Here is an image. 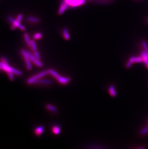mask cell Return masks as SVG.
<instances>
[{
  "mask_svg": "<svg viewBox=\"0 0 148 149\" xmlns=\"http://www.w3.org/2000/svg\"><path fill=\"white\" fill-rule=\"evenodd\" d=\"M48 71L49 73H50V74L52 75L59 82L62 84H66L71 81L70 78L62 77L53 70L49 69Z\"/></svg>",
  "mask_w": 148,
  "mask_h": 149,
  "instance_id": "1",
  "label": "cell"
},
{
  "mask_svg": "<svg viewBox=\"0 0 148 149\" xmlns=\"http://www.w3.org/2000/svg\"><path fill=\"white\" fill-rule=\"evenodd\" d=\"M0 67L2 68V70H5L7 72H12L14 74L18 76H21L22 75V72L20 70H16L13 68L11 67L8 65L4 64L1 62H0Z\"/></svg>",
  "mask_w": 148,
  "mask_h": 149,
  "instance_id": "2",
  "label": "cell"
},
{
  "mask_svg": "<svg viewBox=\"0 0 148 149\" xmlns=\"http://www.w3.org/2000/svg\"><path fill=\"white\" fill-rule=\"evenodd\" d=\"M49 73V72L48 70H45L43 72H41L40 73L34 75V76L31 77L29 79H28L27 81V83L28 84H34V83L36 81H37L38 79H41V78L44 77L46 75L48 74Z\"/></svg>",
  "mask_w": 148,
  "mask_h": 149,
  "instance_id": "3",
  "label": "cell"
},
{
  "mask_svg": "<svg viewBox=\"0 0 148 149\" xmlns=\"http://www.w3.org/2000/svg\"><path fill=\"white\" fill-rule=\"evenodd\" d=\"M21 53L22 56L23 57L24 59H25V62L26 64V68L28 70H32V66L31 64V60L29 59L28 54V52L26 51L25 50H21Z\"/></svg>",
  "mask_w": 148,
  "mask_h": 149,
  "instance_id": "4",
  "label": "cell"
},
{
  "mask_svg": "<svg viewBox=\"0 0 148 149\" xmlns=\"http://www.w3.org/2000/svg\"><path fill=\"white\" fill-rule=\"evenodd\" d=\"M65 2L69 6L76 7L83 5L85 3V0H65Z\"/></svg>",
  "mask_w": 148,
  "mask_h": 149,
  "instance_id": "5",
  "label": "cell"
},
{
  "mask_svg": "<svg viewBox=\"0 0 148 149\" xmlns=\"http://www.w3.org/2000/svg\"><path fill=\"white\" fill-rule=\"evenodd\" d=\"M8 18L9 19V21L12 23V24L15 25V26H16L17 28H19L22 31H24L26 30V28L23 25H22L20 22L18 21L16 19H14L10 15H9L8 16Z\"/></svg>",
  "mask_w": 148,
  "mask_h": 149,
  "instance_id": "6",
  "label": "cell"
},
{
  "mask_svg": "<svg viewBox=\"0 0 148 149\" xmlns=\"http://www.w3.org/2000/svg\"><path fill=\"white\" fill-rule=\"evenodd\" d=\"M28 54L29 59H30L31 62H33L36 65H37L39 67H43V63L40 62V60L36 59L35 57H34V55L32 54L30 52H28Z\"/></svg>",
  "mask_w": 148,
  "mask_h": 149,
  "instance_id": "7",
  "label": "cell"
},
{
  "mask_svg": "<svg viewBox=\"0 0 148 149\" xmlns=\"http://www.w3.org/2000/svg\"><path fill=\"white\" fill-rule=\"evenodd\" d=\"M69 5L66 3V2H63L61 5L60 8L59 9L58 14L59 15H62L65 12V11L68 9L69 7Z\"/></svg>",
  "mask_w": 148,
  "mask_h": 149,
  "instance_id": "8",
  "label": "cell"
},
{
  "mask_svg": "<svg viewBox=\"0 0 148 149\" xmlns=\"http://www.w3.org/2000/svg\"><path fill=\"white\" fill-rule=\"evenodd\" d=\"M52 81L50 80H46V79H39L36 81L34 83L36 84H46V85H51L52 83Z\"/></svg>",
  "mask_w": 148,
  "mask_h": 149,
  "instance_id": "9",
  "label": "cell"
},
{
  "mask_svg": "<svg viewBox=\"0 0 148 149\" xmlns=\"http://www.w3.org/2000/svg\"><path fill=\"white\" fill-rule=\"evenodd\" d=\"M141 57L143 59V62L145 63L147 67L148 68V57L147 54L146 52L145 51H143L141 53Z\"/></svg>",
  "mask_w": 148,
  "mask_h": 149,
  "instance_id": "10",
  "label": "cell"
},
{
  "mask_svg": "<svg viewBox=\"0 0 148 149\" xmlns=\"http://www.w3.org/2000/svg\"><path fill=\"white\" fill-rule=\"evenodd\" d=\"M129 61L133 63H139V62H143L141 57H131L129 59Z\"/></svg>",
  "mask_w": 148,
  "mask_h": 149,
  "instance_id": "11",
  "label": "cell"
},
{
  "mask_svg": "<svg viewBox=\"0 0 148 149\" xmlns=\"http://www.w3.org/2000/svg\"><path fill=\"white\" fill-rule=\"evenodd\" d=\"M27 20L29 22H34V23H39L40 21L39 18L33 16H28L27 18Z\"/></svg>",
  "mask_w": 148,
  "mask_h": 149,
  "instance_id": "12",
  "label": "cell"
},
{
  "mask_svg": "<svg viewBox=\"0 0 148 149\" xmlns=\"http://www.w3.org/2000/svg\"><path fill=\"white\" fill-rule=\"evenodd\" d=\"M24 38H25V41H26V44L28 46H31V41L30 39L28 34V33H25L24 34Z\"/></svg>",
  "mask_w": 148,
  "mask_h": 149,
  "instance_id": "13",
  "label": "cell"
},
{
  "mask_svg": "<svg viewBox=\"0 0 148 149\" xmlns=\"http://www.w3.org/2000/svg\"><path fill=\"white\" fill-rule=\"evenodd\" d=\"M109 93H110L111 96L114 97L116 96V92L114 86L113 85H110V87H109Z\"/></svg>",
  "mask_w": 148,
  "mask_h": 149,
  "instance_id": "14",
  "label": "cell"
},
{
  "mask_svg": "<svg viewBox=\"0 0 148 149\" xmlns=\"http://www.w3.org/2000/svg\"><path fill=\"white\" fill-rule=\"evenodd\" d=\"M63 35L64 37L66 40H69L70 39V35H69V32L68 31L67 28H65L63 29Z\"/></svg>",
  "mask_w": 148,
  "mask_h": 149,
  "instance_id": "15",
  "label": "cell"
},
{
  "mask_svg": "<svg viewBox=\"0 0 148 149\" xmlns=\"http://www.w3.org/2000/svg\"><path fill=\"white\" fill-rule=\"evenodd\" d=\"M46 108L47 109L50 110V111H52L53 113H56L58 111L57 108L55 107H54V106L51 104H48L46 105Z\"/></svg>",
  "mask_w": 148,
  "mask_h": 149,
  "instance_id": "16",
  "label": "cell"
},
{
  "mask_svg": "<svg viewBox=\"0 0 148 149\" xmlns=\"http://www.w3.org/2000/svg\"><path fill=\"white\" fill-rule=\"evenodd\" d=\"M43 131H44V128L43 126H39L36 129L35 133L37 136H40L43 132Z\"/></svg>",
  "mask_w": 148,
  "mask_h": 149,
  "instance_id": "17",
  "label": "cell"
},
{
  "mask_svg": "<svg viewBox=\"0 0 148 149\" xmlns=\"http://www.w3.org/2000/svg\"><path fill=\"white\" fill-rule=\"evenodd\" d=\"M42 37H43V34L41 33V32H38L35 33L33 36V38L35 40L40 39Z\"/></svg>",
  "mask_w": 148,
  "mask_h": 149,
  "instance_id": "18",
  "label": "cell"
},
{
  "mask_svg": "<svg viewBox=\"0 0 148 149\" xmlns=\"http://www.w3.org/2000/svg\"><path fill=\"white\" fill-rule=\"evenodd\" d=\"M53 131L55 134H59L60 133V128L58 126H54L53 128Z\"/></svg>",
  "mask_w": 148,
  "mask_h": 149,
  "instance_id": "19",
  "label": "cell"
},
{
  "mask_svg": "<svg viewBox=\"0 0 148 149\" xmlns=\"http://www.w3.org/2000/svg\"><path fill=\"white\" fill-rule=\"evenodd\" d=\"M141 44L143 47L144 49H145V51L147 53H148V45L146 42L145 41L143 40L141 42Z\"/></svg>",
  "mask_w": 148,
  "mask_h": 149,
  "instance_id": "20",
  "label": "cell"
},
{
  "mask_svg": "<svg viewBox=\"0 0 148 149\" xmlns=\"http://www.w3.org/2000/svg\"><path fill=\"white\" fill-rule=\"evenodd\" d=\"M31 47L32 49L33 50V51H36V50H37V45H36V44L35 42L33 41H33H31Z\"/></svg>",
  "mask_w": 148,
  "mask_h": 149,
  "instance_id": "21",
  "label": "cell"
},
{
  "mask_svg": "<svg viewBox=\"0 0 148 149\" xmlns=\"http://www.w3.org/2000/svg\"><path fill=\"white\" fill-rule=\"evenodd\" d=\"M34 56L35 57L36 59H38V60H41V56H40V54L39 53V52L37 51V50H36V51H34Z\"/></svg>",
  "mask_w": 148,
  "mask_h": 149,
  "instance_id": "22",
  "label": "cell"
},
{
  "mask_svg": "<svg viewBox=\"0 0 148 149\" xmlns=\"http://www.w3.org/2000/svg\"><path fill=\"white\" fill-rule=\"evenodd\" d=\"M148 132V126L145 127V128L142 129L141 131V135L145 134L146 133Z\"/></svg>",
  "mask_w": 148,
  "mask_h": 149,
  "instance_id": "23",
  "label": "cell"
},
{
  "mask_svg": "<svg viewBox=\"0 0 148 149\" xmlns=\"http://www.w3.org/2000/svg\"><path fill=\"white\" fill-rule=\"evenodd\" d=\"M7 73L8 76H9V79H10V80L14 81V76L13 73L12 72H8Z\"/></svg>",
  "mask_w": 148,
  "mask_h": 149,
  "instance_id": "24",
  "label": "cell"
},
{
  "mask_svg": "<svg viewBox=\"0 0 148 149\" xmlns=\"http://www.w3.org/2000/svg\"><path fill=\"white\" fill-rule=\"evenodd\" d=\"M22 18H23V15L22 14H19V15H18V16L16 18V20L20 22L22 21Z\"/></svg>",
  "mask_w": 148,
  "mask_h": 149,
  "instance_id": "25",
  "label": "cell"
},
{
  "mask_svg": "<svg viewBox=\"0 0 148 149\" xmlns=\"http://www.w3.org/2000/svg\"><path fill=\"white\" fill-rule=\"evenodd\" d=\"M1 62L4 63V64L8 65L7 61V60H6V59H5V58H2V59H1Z\"/></svg>",
  "mask_w": 148,
  "mask_h": 149,
  "instance_id": "26",
  "label": "cell"
},
{
  "mask_svg": "<svg viewBox=\"0 0 148 149\" xmlns=\"http://www.w3.org/2000/svg\"><path fill=\"white\" fill-rule=\"evenodd\" d=\"M132 62H131L129 60V62H128L127 63H126V67L127 68H129L131 67V66H132Z\"/></svg>",
  "mask_w": 148,
  "mask_h": 149,
  "instance_id": "27",
  "label": "cell"
},
{
  "mask_svg": "<svg viewBox=\"0 0 148 149\" xmlns=\"http://www.w3.org/2000/svg\"><path fill=\"white\" fill-rule=\"evenodd\" d=\"M16 28H17V27H16V26H15V25H13V24H12V27H11V29H12L13 30H15Z\"/></svg>",
  "mask_w": 148,
  "mask_h": 149,
  "instance_id": "28",
  "label": "cell"
},
{
  "mask_svg": "<svg viewBox=\"0 0 148 149\" xmlns=\"http://www.w3.org/2000/svg\"><path fill=\"white\" fill-rule=\"evenodd\" d=\"M147 55H148V53H147Z\"/></svg>",
  "mask_w": 148,
  "mask_h": 149,
  "instance_id": "29",
  "label": "cell"
},
{
  "mask_svg": "<svg viewBox=\"0 0 148 149\" xmlns=\"http://www.w3.org/2000/svg\"><path fill=\"white\" fill-rule=\"evenodd\" d=\"M147 21H148V19H147Z\"/></svg>",
  "mask_w": 148,
  "mask_h": 149,
  "instance_id": "30",
  "label": "cell"
}]
</instances>
